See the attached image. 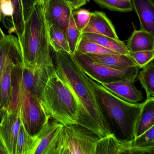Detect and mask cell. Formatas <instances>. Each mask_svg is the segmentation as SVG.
I'll return each instance as SVG.
<instances>
[{"mask_svg": "<svg viewBox=\"0 0 154 154\" xmlns=\"http://www.w3.org/2000/svg\"><path fill=\"white\" fill-rule=\"evenodd\" d=\"M86 79L111 133L121 140L134 139L136 124L143 103L125 101L87 75Z\"/></svg>", "mask_w": 154, "mask_h": 154, "instance_id": "2", "label": "cell"}, {"mask_svg": "<svg viewBox=\"0 0 154 154\" xmlns=\"http://www.w3.org/2000/svg\"><path fill=\"white\" fill-rule=\"evenodd\" d=\"M40 101L49 118L64 126L78 124L81 112L77 101L55 69L45 85Z\"/></svg>", "mask_w": 154, "mask_h": 154, "instance_id": "4", "label": "cell"}, {"mask_svg": "<svg viewBox=\"0 0 154 154\" xmlns=\"http://www.w3.org/2000/svg\"><path fill=\"white\" fill-rule=\"evenodd\" d=\"M135 146L140 147H154V125L133 140Z\"/></svg>", "mask_w": 154, "mask_h": 154, "instance_id": "30", "label": "cell"}, {"mask_svg": "<svg viewBox=\"0 0 154 154\" xmlns=\"http://www.w3.org/2000/svg\"><path fill=\"white\" fill-rule=\"evenodd\" d=\"M137 78L146 91V99L154 97V60L143 67Z\"/></svg>", "mask_w": 154, "mask_h": 154, "instance_id": "23", "label": "cell"}, {"mask_svg": "<svg viewBox=\"0 0 154 154\" xmlns=\"http://www.w3.org/2000/svg\"><path fill=\"white\" fill-rule=\"evenodd\" d=\"M20 46L18 38L13 35H6L4 38L0 41V86L2 78L3 67L7 57L16 48ZM2 113L1 105V93H0V118Z\"/></svg>", "mask_w": 154, "mask_h": 154, "instance_id": "21", "label": "cell"}, {"mask_svg": "<svg viewBox=\"0 0 154 154\" xmlns=\"http://www.w3.org/2000/svg\"><path fill=\"white\" fill-rule=\"evenodd\" d=\"M0 154H7L6 151L1 147H0Z\"/></svg>", "mask_w": 154, "mask_h": 154, "instance_id": "35", "label": "cell"}, {"mask_svg": "<svg viewBox=\"0 0 154 154\" xmlns=\"http://www.w3.org/2000/svg\"><path fill=\"white\" fill-rule=\"evenodd\" d=\"M0 147L2 148V149H4V150L6 151V150H5V146H4V144H3V143H2V141L1 139H0Z\"/></svg>", "mask_w": 154, "mask_h": 154, "instance_id": "36", "label": "cell"}, {"mask_svg": "<svg viewBox=\"0 0 154 154\" xmlns=\"http://www.w3.org/2000/svg\"><path fill=\"white\" fill-rule=\"evenodd\" d=\"M44 0H35V2H38L44 1Z\"/></svg>", "mask_w": 154, "mask_h": 154, "instance_id": "38", "label": "cell"}, {"mask_svg": "<svg viewBox=\"0 0 154 154\" xmlns=\"http://www.w3.org/2000/svg\"><path fill=\"white\" fill-rule=\"evenodd\" d=\"M18 39L23 66H54L51 57L49 26L45 16L44 1L35 3L30 16L25 21L23 34Z\"/></svg>", "mask_w": 154, "mask_h": 154, "instance_id": "3", "label": "cell"}, {"mask_svg": "<svg viewBox=\"0 0 154 154\" xmlns=\"http://www.w3.org/2000/svg\"><path fill=\"white\" fill-rule=\"evenodd\" d=\"M38 142L37 136L29 135L21 122L17 138L16 154H34Z\"/></svg>", "mask_w": 154, "mask_h": 154, "instance_id": "20", "label": "cell"}, {"mask_svg": "<svg viewBox=\"0 0 154 154\" xmlns=\"http://www.w3.org/2000/svg\"><path fill=\"white\" fill-rule=\"evenodd\" d=\"M130 55L135 61L138 67L140 69H141L154 60V51H139L130 53Z\"/></svg>", "mask_w": 154, "mask_h": 154, "instance_id": "28", "label": "cell"}, {"mask_svg": "<svg viewBox=\"0 0 154 154\" xmlns=\"http://www.w3.org/2000/svg\"><path fill=\"white\" fill-rule=\"evenodd\" d=\"M54 69V66L28 67L18 62L12 71V95L27 91L40 100L45 85Z\"/></svg>", "mask_w": 154, "mask_h": 154, "instance_id": "7", "label": "cell"}, {"mask_svg": "<svg viewBox=\"0 0 154 154\" xmlns=\"http://www.w3.org/2000/svg\"><path fill=\"white\" fill-rule=\"evenodd\" d=\"M86 2H89V1H90V0H86Z\"/></svg>", "mask_w": 154, "mask_h": 154, "instance_id": "39", "label": "cell"}, {"mask_svg": "<svg viewBox=\"0 0 154 154\" xmlns=\"http://www.w3.org/2000/svg\"><path fill=\"white\" fill-rule=\"evenodd\" d=\"M9 109L17 113L24 128L31 136L36 135L49 122L50 119L43 109L39 99L27 91L12 95Z\"/></svg>", "mask_w": 154, "mask_h": 154, "instance_id": "6", "label": "cell"}, {"mask_svg": "<svg viewBox=\"0 0 154 154\" xmlns=\"http://www.w3.org/2000/svg\"><path fill=\"white\" fill-rule=\"evenodd\" d=\"M154 147L135 146L133 140H121L109 134L100 139L95 154H154Z\"/></svg>", "mask_w": 154, "mask_h": 154, "instance_id": "9", "label": "cell"}, {"mask_svg": "<svg viewBox=\"0 0 154 154\" xmlns=\"http://www.w3.org/2000/svg\"><path fill=\"white\" fill-rule=\"evenodd\" d=\"M130 53L154 51V35L142 29H135L126 45Z\"/></svg>", "mask_w": 154, "mask_h": 154, "instance_id": "17", "label": "cell"}, {"mask_svg": "<svg viewBox=\"0 0 154 154\" xmlns=\"http://www.w3.org/2000/svg\"><path fill=\"white\" fill-rule=\"evenodd\" d=\"M44 4L48 26H56L66 34L72 8L64 0H44Z\"/></svg>", "mask_w": 154, "mask_h": 154, "instance_id": "11", "label": "cell"}, {"mask_svg": "<svg viewBox=\"0 0 154 154\" xmlns=\"http://www.w3.org/2000/svg\"><path fill=\"white\" fill-rule=\"evenodd\" d=\"M137 15L140 29L154 35V3L153 0H131Z\"/></svg>", "mask_w": 154, "mask_h": 154, "instance_id": "15", "label": "cell"}, {"mask_svg": "<svg viewBox=\"0 0 154 154\" xmlns=\"http://www.w3.org/2000/svg\"><path fill=\"white\" fill-rule=\"evenodd\" d=\"M22 2L23 15L25 22L30 16L35 2V0H22Z\"/></svg>", "mask_w": 154, "mask_h": 154, "instance_id": "31", "label": "cell"}, {"mask_svg": "<svg viewBox=\"0 0 154 154\" xmlns=\"http://www.w3.org/2000/svg\"><path fill=\"white\" fill-rule=\"evenodd\" d=\"M88 55L94 62L115 69H125L137 66L130 55L120 54Z\"/></svg>", "mask_w": 154, "mask_h": 154, "instance_id": "16", "label": "cell"}, {"mask_svg": "<svg viewBox=\"0 0 154 154\" xmlns=\"http://www.w3.org/2000/svg\"><path fill=\"white\" fill-rule=\"evenodd\" d=\"M154 125V97L146 99L136 124L135 138Z\"/></svg>", "mask_w": 154, "mask_h": 154, "instance_id": "19", "label": "cell"}, {"mask_svg": "<svg viewBox=\"0 0 154 154\" xmlns=\"http://www.w3.org/2000/svg\"><path fill=\"white\" fill-rule=\"evenodd\" d=\"M2 19V13L1 11V0H0V25Z\"/></svg>", "mask_w": 154, "mask_h": 154, "instance_id": "34", "label": "cell"}, {"mask_svg": "<svg viewBox=\"0 0 154 154\" xmlns=\"http://www.w3.org/2000/svg\"><path fill=\"white\" fill-rule=\"evenodd\" d=\"M21 123L18 114L12 109L5 112L1 118L0 139L7 154H16L17 138Z\"/></svg>", "mask_w": 154, "mask_h": 154, "instance_id": "10", "label": "cell"}, {"mask_svg": "<svg viewBox=\"0 0 154 154\" xmlns=\"http://www.w3.org/2000/svg\"><path fill=\"white\" fill-rule=\"evenodd\" d=\"M136 81L122 80L100 84L121 100L130 103H136L142 102L144 97L141 91L138 90L134 85Z\"/></svg>", "mask_w": 154, "mask_h": 154, "instance_id": "13", "label": "cell"}, {"mask_svg": "<svg viewBox=\"0 0 154 154\" xmlns=\"http://www.w3.org/2000/svg\"><path fill=\"white\" fill-rule=\"evenodd\" d=\"M55 70L75 97L79 109L78 124L90 130L100 138L111 134L99 108L96 98L86 79L70 53L54 52Z\"/></svg>", "mask_w": 154, "mask_h": 154, "instance_id": "1", "label": "cell"}, {"mask_svg": "<svg viewBox=\"0 0 154 154\" xmlns=\"http://www.w3.org/2000/svg\"><path fill=\"white\" fill-rule=\"evenodd\" d=\"M119 1L123 2H130L131 0H119Z\"/></svg>", "mask_w": 154, "mask_h": 154, "instance_id": "37", "label": "cell"}, {"mask_svg": "<svg viewBox=\"0 0 154 154\" xmlns=\"http://www.w3.org/2000/svg\"><path fill=\"white\" fill-rule=\"evenodd\" d=\"M74 20L78 30L82 33L91 18V12L84 9L72 11Z\"/></svg>", "mask_w": 154, "mask_h": 154, "instance_id": "29", "label": "cell"}, {"mask_svg": "<svg viewBox=\"0 0 154 154\" xmlns=\"http://www.w3.org/2000/svg\"><path fill=\"white\" fill-rule=\"evenodd\" d=\"M12 8L11 17V27L9 29V34L15 33L20 38L23 34L25 22L23 15L22 0H10Z\"/></svg>", "mask_w": 154, "mask_h": 154, "instance_id": "22", "label": "cell"}, {"mask_svg": "<svg viewBox=\"0 0 154 154\" xmlns=\"http://www.w3.org/2000/svg\"><path fill=\"white\" fill-rule=\"evenodd\" d=\"M97 4L112 11L129 12L133 11L131 2H123L119 0H94Z\"/></svg>", "mask_w": 154, "mask_h": 154, "instance_id": "27", "label": "cell"}, {"mask_svg": "<svg viewBox=\"0 0 154 154\" xmlns=\"http://www.w3.org/2000/svg\"><path fill=\"white\" fill-rule=\"evenodd\" d=\"M81 37L90 40L118 54L130 55L126 45L119 39L91 33H82Z\"/></svg>", "mask_w": 154, "mask_h": 154, "instance_id": "18", "label": "cell"}, {"mask_svg": "<svg viewBox=\"0 0 154 154\" xmlns=\"http://www.w3.org/2000/svg\"><path fill=\"white\" fill-rule=\"evenodd\" d=\"M66 35L69 45L70 53L72 54H74L77 49L82 33L76 27L73 17L72 12L70 17L69 25Z\"/></svg>", "mask_w": 154, "mask_h": 154, "instance_id": "26", "label": "cell"}, {"mask_svg": "<svg viewBox=\"0 0 154 154\" xmlns=\"http://www.w3.org/2000/svg\"><path fill=\"white\" fill-rule=\"evenodd\" d=\"M84 33H94L119 39L111 21L105 13L101 11L91 12L89 22L83 30L82 34Z\"/></svg>", "mask_w": 154, "mask_h": 154, "instance_id": "14", "label": "cell"}, {"mask_svg": "<svg viewBox=\"0 0 154 154\" xmlns=\"http://www.w3.org/2000/svg\"><path fill=\"white\" fill-rule=\"evenodd\" d=\"M49 40L51 48L54 52L64 51L70 53L66 35L56 26L49 27Z\"/></svg>", "mask_w": 154, "mask_h": 154, "instance_id": "24", "label": "cell"}, {"mask_svg": "<svg viewBox=\"0 0 154 154\" xmlns=\"http://www.w3.org/2000/svg\"><path fill=\"white\" fill-rule=\"evenodd\" d=\"M63 126L55 120L48 122L36 135L38 142L34 154H53Z\"/></svg>", "mask_w": 154, "mask_h": 154, "instance_id": "12", "label": "cell"}, {"mask_svg": "<svg viewBox=\"0 0 154 154\" xmlns=\"http://www.w3.org/2000/svg\"><path fill=\"white\" fill-rule=\"evenodd\" d=\"M72 8L73 10L77 9L86 4V0H64Z\"/></svg>", "mask_w": 154, "mask_h": 154, "instance_id": "32", "label": "cell"}, {"mask_svg": "<svg viewBox=\"0 0 154 154\" xmlns=\"http://www.w3.org/2000/svg\"><path fill=\"white\" fill-rule=\"evenodd\" d=\"M5 36H6V35L4 34L0 26V41H1L4 38Z\"/></svg>", "mask_w": 154, "mask_h": 154, "instance_id": "33", "label": "cell"}, {"mask_svg": "<svg viewBox=\"0 0 154 154\" xmlns=\"http://www.w3.org/2000/svg\"><path fill=\"white\" fill-rule=\"evenodd\" d=\"M76 50L84 54H118L107 49L100 45L81 37Z\"/></svg>", "mask_w": 154, "mask_h": 154, "instance_id": "25", "label": "cell"}, {"mask_svg": "<svg viewBox=\"0 0 154 154\" xmlns=\"http://www.w3.org/2000/svg\"><path fill=\"white\" fill-rule=\"evenodd\" d=\"M100 139L79 124L63 125L53 154H95Z\"/></svg>", "mask_w": 154, "mask_h": 154, "instance_id": "5", "label": "cell"}, {"mask_svg": "<svg viewBox=\"0 0 154 154\" xmlns=\"http://www.w3.org/2000/svg\"><path fill=\"white\" fill-rule=\"evenodd\" d=\"M73 55L83 72L91 79L99 83H108L122 80H134L138 74V66L125 69H117L94 62L86 54L76 50Z\"/></svg>", "mask_w": 154, "mask_h": 154, "instance_id": "8", "label": "cell"}]
</instances>
